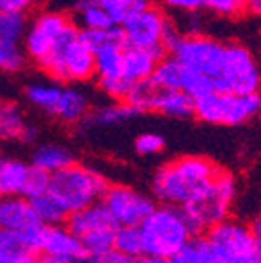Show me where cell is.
Segmentation results:
<instances>
[{
	"label": "cell",
	"instance_id": "obj_1",
	"mask_svg": "<svg viewBox=\"0 0 261 263\" xmlns=\"http://www.w3.org/2000/svg\"><path fill=\"white\" fill-rule=\"evenodd\" d=\"M219 166L203 156H183L163 164L152 179L154 199L164 205H187L214 179Z\"/></svg>",
	"mask_w": 261,
	"mask_h": 263
},
{
	"label": "cell",
	"instance_id": "obj_2",
	"mask_svg": "<svg viewBox=\"0 0 261 263\" xmlns=\"http://www.w3.org/2000/svg\"><path fill=\"white\" fill-rule=\"evenodd\" d=\"M39 70L51 81L62 84H82L95 79V55L73 24L55 49L39 64Z\"/></svg>",
	"mask_w": 261,
	"mask_h": 263
},
{
	"label": "cell",
	"instance_id": "obj_3",
	"mask_svg": "<svg viewBox=\"0 0 261 263\" xmlns=\"http://www.w3.org/2000/svg\"><path fill=\"white\" fill-rule=\"evenodd\" d=\"M236 196V177L225 170H219L204 189H201L187 205L181 206L194 234H204L217 223L230 218Z\"/></svg>",
	"mask_w": 261,
	"mask_h": 263
},
{
	"label": "cell",
	"instance_id": "obj_4",
	"mask_svg": "<svg viewBox=\"0 0 261 263\" xmlns=\"http://www.w3.org/2000/svg\"><path fill=\"white\" fill-rule=\"evenodd\" d=\"M144 254L172 258L181 247L192 238L194 230L188 223L181 206L174 205H155V209L146 216L141 225Z\"/></svg>",
	"mask_w": 261,
	"mask_h": 263
},
{
	"label": "cell",
	"instance_id": "obj_5",
	"mask_svg": "<svg viewBox=\"0 0 261 263\" xmlns=\"http://www.w3.org/2000/svg\"><path fill=\"white\" fill-rule=\"evenodd\" d=\"M108 189V181L84 164L71 163L49 176V192L61 199L69 214L99 203Z\"/></svg>",
	"mask_w": 261,
	"mask_h": 263
},
{
	"label": "cell",
	"instance_id": "obj_6",
	"mask_svg": "<svg viewBox=\"0 0 261 263\" xmlns=\"http://www.w3.org/2000/svg\"><path fill=\"white\" fill-rule=\"evenodd\" d=\"M166 53L190 70L216 79L223 62L225 42L204 33H181L174 24L166 39Z\"/></svg>",
	"mask_w": 261,
	"mask_h": 263
},
{
	"label": "cell",
	"instance_id": "obj_7",
	"mask_svg": "<svg viewBox=\"0 0 261 263\" xmlns=\"http://www.w3.org/2000/svg\"><path fill=\"white\" fill-rule=\"evenodd\" d=\"M259 95L212 90L194 99V117L216 126H241L257 115Z\"/></svg>",
	"mask_w": 261,
	"mask_h": 263
},
{
	"label": "cell",
	"instance_id": "obj_8",
	"mask_svg": "<svg viewBox=\"0 0 261 263\" xmlns=\"http://www.w3.org/2000/svg\"><path fill=\"white\" fill-rule=\"evenodd\" d=\"M217 91H230L237 95H254L261 90V66L256 55L239 42L225 44L223 62L214 79Z\"/></svg>",
	"mask_w": 261,
	"mask_h": 263
},
{
	"label": "cell",
	"instance_id": "obj_9",
	"mask_svg": "<svg viewBox=\"0 0 261 263\" xmlns=\"http://www.w3.org/2000/svg\"><path fill=\"white\" fill-rule=\"evenodd\" d=\"M126 103L139 114L154 111L174 119H188L194 115V97L183 90H170L159 86L152 77L135 82L126 95Z\"/></svg>",
	"mask_w": 261,
	"mask_h": 263
},
{
	"label": "cell",
	"instance_id": "obj_10",
	"mask_svg": "<svg viewBox=\"0 0 261 263\" xmlns=\"http://www.w3.org/2000/svg\"><path fill=\"white\" fill-rule=\"evenodd\" d=\"M66 225L82 243L88 258L110 249L119 229V223L102 201L69 214Z\"/></svg>",
	"mask_w": 261,
	"mask_h": 263
},
{
	"label": "cell",
	"instance_id": "obj_11",
	"mask_svg": "<svg viewBox=\"0 0 261 263\" xmlns=\"http://www.w3.org/2000/svg\"><path fill=\"white\" fill-rule=\"evenodd\" d=\"M174 22L168 18L164 9L157 4H148L121 26V39L126 48L164 49L166 51L168 33Z\"/></svg>",
	"mask_w": 261,
	"mask_h": 263
},
{
	"label": "cell",
	"instance_id": "obj_12",
	"mask_svg": "<svg viewBox=\"0 0 261 263\" xmlns=\"http://www.w3.org/2000/svg\"><path fill=\"white\" fill-rule=\"evenodd\" d=\"M124 49L126 46L123 44V39H121V29L117 35L94 48L95 81L102 93L108 95L111 101H126L128 91L134 86L124 79L123 73Z\"/></svg>",
	"mask_w": 261,
	"mask_h": 263
},
{
	"label": "cell",
	"instance_id": "obj_13",
	"mask_svg": "<svg viewBox=\"0 0 261 263\" xmlns=\"http://www.w3.org/2000/svg\"><path fill=\"white\" fill-rule=\"evenodd\" d=\"M217 263H250L256 238L252 227L227 218L204 232Z\"/></svg>",
	"mask_w": 261,
	"mask_h": 263
},
{
	"label": "cell",
	"instance_id": "obj_14",
	"mask_svg": "<svg viewBox=\"0 0 261 263\" xmlns=\"http://www.w3.org/2000/svg\"><path fill=\"white\" fill-rule=\"evenodd\" d=\"M73 24L75 22L61 11H42L33 16L22 41V49L28 61L35 66L41 64Z\"/></svg>",
	"mask_w": 261,
	"mask_h": 263
},
{
	"label": "cell",
	"instance_id": "obj_15",
	"mask_svg": "<svg viewBox=\"0 0 261 263\" xmlns=\"http://www.w3.org/2000/svg\"><path fill=\"white\" fill-rule=\"evenodd\" d=\"M119 225L139 227L155 209V199L128 185H108L101 199Z\"/></svg>",
	"mask_w": 261,
	"mask_h": 263
},
{
	"label": "cell",
	"instance_id": "obj_16",
	"mask_svg": "<svg viewBox=\"0 0 261 263\" xmlns=\"http://www.w3.org/2000/svg\"><path fill=\"white\" fill-rule=\"evenodd\" d=\"M37 252L48 258H61L69 263H81L88 259L84 247L68 225H44L37 241Z\"/></svg>",
	"mask_w": 261,
	"mask_h": 263
},
{
	"label": "cell",
	"instance_id": "obj_17",
	"mask_svg": "<svg viewBox=\"0 0 261 263\" xmlns=\"http://www.w3.org/2000/svg\"><path fill=\"white\" fill-rule=\"evenodd\" d=\"M31 201L24 196H0V229L29 230L39 225Z\"/></svg>",
	"mask_w": 261,
	"mask_h": 263
},
{
	"label": "cell",
	"instance_id": "obj_18",
	"mask_svg": "<svg viewBox=\"0 0 261 263\" xmlns=\"http://www.w3.org/2000/svg\"><path fill=\"white\" fill-rule=\"evenodd\" d=\"M37 137L35 126L28 124L22 108L11 101L0 103V141L6 143H31Z\"/></svg>",
	"mask_w": 261,
	"mask_h": 263
},
{
	"label": "cell",
	"instance_id": "obj_19",
	"mask_svg": "<svg viewBox=\"0 0 261 263\" xmlns=\"http://www.w3.org/2000/svg\"><path fill=\"white\" fill-rule=\"evenodd\" d=\"M137 115L139 111L126 101H114L111 104H104V106L90 110L79 124H82L86 130H102V128H114L124 124Z\"/></svg>",
	"mask_w": 261,
	"mask_h": 263
},
{
	"label": "cell",
	"instance_id": "obj_20",
	"mask_svg": "<svg viewBox=\"0 0 261 263\" xmlns=\"http://www.w3.org/2000/svg\"><path fill=\"white\" fill-rule=\"evenodd\" d=\"M91 110L90 99L77 84H62V93L51 117L64 124H79Z\"/></svg>",
	"mask_w": 261,
	"mask_h": 263
},
{
	"label": "cell",
	"instance_id": "obj_21",
	"mask_svg": "<svg viewBox=\"0 0 261 263\" xmlns=\"http://www.w3.org/2000/svg\"><path fill=\"white\" fill-rule=\"evenodd\" d=\"M166 55L164 49H141L126 48L124 49V79L132 84L152 77L155 66Z\"/></svg>",
	"mask_w": 261,
	"mask_h": 263
},
{
	"label": "cell",
	"instance_id": "obj_22",
	"mask_svg": "<svg viewBox=\"0 0 261 263\" xmlns=\"http://www.w3.org/2000/svg\"><path fill=\"white\" fill-rule=\"evenodd\" d=\"M31 164L16 157H0V196H22Z\"/></svg>",
	"mask_w": 261,
	"mask_h": 263
},
{
	"label": "cell",
	"instance_id": "obj_23",
	"mask_svg": "<svg viewBox=\"0 0 261 263\" xmlns=\"http://www.w3.org/2000/svg\"><path fill=\"white\" fill-rule=\"evenodd\" d=\"M62 93V82L57 81H35L29 82L24 90L26 101L37 110L44 111L48 115H53L55 106Z\"/></svg>",
	"mask_w": 261,
	"mask_h": 263
},
{
	"label": "cell",
	"instance_id": "obj_24",
	"mask_svg": "<svg viewBox=\"0 0 261 263\" xmlns=\"http://www.w3.org/2000/svg\"><path fill=\"white\" fill-rule=\"evenodd\" d=\"M75 163L73 154L69 152L68 148L57 143H46L35 148V152L31 156V164L37 168L44 170L48 174H53L57 170L64 168L68 164Z\"/></svg>",
	"mask_w": 261,
	"mask_h": 263
},
{
	"label": "cell",
	"instance_id": "obj_25",
	"mask_svg": "<svg viewBox=\"0 0 261 263\" xmlns=\"http://www.w3.org/2000/svg\"><path fill=\"white\" fill-rule=\"evenodd\" d=\"M71 21L77 24L79 29H86V31L114 28L111 18L102 9V6L99 4L97 0H79L77 4H75L73 18Z\"/></svg>",
	"mask_w": 261,
	"mask_h": 263
},
{
	"label": "cell",
	"instance_id": "obj_26",
	"mask_svg": "<svg viewBox=\"0 0 261 263\" xmlns=\"http://www.w3.org/2000/svg\"><path fill=\"white\" fill-rule=\"evenodd\" d=\"M29 201H31V206L35 210V216H37L42 225H64L68 221L69 218L68 209L49 190L41 194V196L33 197Z\"/></svg>",
	"mask_w": 261,
	"mask_h": 263
},
{
	"label": "cell",
	"instance_id": "obj_27",
	"mask_svg": "<svg viewBox=\"0 0 261 263\" xmlns=\"http://www.w3.org/2000/svg\"><path fill=\"white\" fill-rule=\"evenodd\" d=\"M29 252L35 251L26 232L0 229V263H16Z\"/></svg>",
	"mask_w": 261,
	"mask_h": 263
},
{
	"label": "cell",
	"instance_id": "obj_28",
	"mask_svg": "<svg viewBox=\"0 0 261 263\" xmlns=\"http://www.w3.org/2000/svg\"><path fill=\"white\" fill-rule=\"evenodd\" d=\"M172 263H217L210 243L204 234H196L188 239L170 258Z\"/></svg>",
	"mask_w": 261,
	"mask_h": 263
},
{
	"label": "cell",
	"instance_id": "obj_29",
	"mask_svg": "<svg viewBox=\"0 0 261 263\" xmlns=\"http://www.w3.org/2000/svg\"><path fill=\"white\" fill-rule=\"evenodd\" d=\"M184 64H181L174 55H164L157 66H155L152 81L157 82L159 86L170 88V90H181V79H183Z\"/></svg>",
	"mask_w": 261,
	"mask_h": 263
},
{
	"label": "cell",
	"instance_id": "obj_30",
	"mask_svg": "<svg viewBox=\"0 0 261 263\" xmlns=\"http://www.w3.org/2000/svg\"><path fill=\"white\" fill-rule=\"evenodd\" d=\"M97 2L108 13L114 26L117 28H121L128 18H132L135 13L150 4V0H97Z\"/></svg>",
	"mask_w": 261,
	"mask_h": 263
},
{
	"label": "cell",
	"instance_id": "obj_31",
	"mask_svg": "<svg viewBox=\"0 0 261 263\" xmlns=\"http://www.w3.org/2000/svg\"><path fill=\"white\" fill-rule=\"evenodd\" d=\"M29 18L24 13H0V39L9 44L22 46Z\"/></svg>",
	"mask_w": 261,
	"mask_h": 263
},
{
	"label": "cell",
	"instance_id": "obj_32",
	"mask_svg": "<svg viewBox=\"0 0 261 263\" xmlns=\"http://www.w3.org/2000/svg\"><path fill=\"white\" fill-rule=\"evenodd\" d=\"M111 247H114L115 251L123 252L124 256H130L132 259L144 254L143 238H141V230H139V227L119 225L117 232H115V236H114Z\"/></svg>",
	"mask_w": 261,
	"mask_h": 263
},
{
	"label": "cell",
	"instance_id": "obj_33",
	"mask_svg": "<svg viewBox=\"0 0 261 263\" xmlns=\"http://www.w3.org/2000/svg\"><path fill=\"white\" fill-rule=\"evenodd\" d=\"M26 64H28V57H26L22 46L9 44L0 39V71L16 73V71L24 70Z\"/></svg>",
	"mask_w": 261,
	"mask_h": 263
},
{
	"label": "cell",
	"instance_id": "obj_34",
	"mask_svg": "<svg viewBox=\"0 0 261 263\" xmlns=\"http://www.w3.org/2000/svg\"><path fill=\"white\" fill-rule=\"evenodd\" d=\"M247 0H203V9L217 16L234 18L245 13Z\"/></svg>",
	"mask_w": 261,
	"mask_h": 263
},
{
	"label": "cell",
	"instance_id": "obj_35",
	"mask_svg": "<svg viewBox=\"0 0 261 263\" xmlns=\"http://www.w3.org/2000/svg\"><path fill=\"white\" fill-rule=\"evenodd\" d=\"M49 176L51 174L44 172V170L37 168V166H33L29 168L28 174V179H26V185H24V192L22 196L28 197V199H33V197L41 196V194L48 192L49 189Z\"/></svg>",
	"mask_w": 261,
	"mask_h": 263
},
{
	"label": "cell",
	"instance_id": "obj_36",
	"mask_svg": "<svg viewBox=\"0 0 261 263\" xmlns=\"http://www.w3.org/2000/svg\"><path fill=\"white\" fill-rule=\"evenodd\" d=\"M164 144H166V141H164L163 136L154 134V132H146V134L137 136L134 146L139 156H157V154L163 152Z\"/></svg>",
	"mask_w": 261,
	"mask_h": 263
},
{
	"label": "cell",
	"instance_id": "obj_37",
	"mask_svg": "<svg viewBox=\"0 0 261 263\" xmlns=\"http://www.w3.org/2000/svg\"><path fill=\"white\" fill-rule=\"evenodd\" d=\"M42 0H0V13H31Z\"/></svg>",
	"mask_w": 261,
	"mask_h": 263
},
{
	"label": "cell",
	"instance_id": "obj_38",
	"mask_svg": "<svg viewBox=\"0 0 261 263\" xmlns=\"http://www.w3.org/2000/svg\"><path fill=\"white\" fill-rule=\"evenodd\" d=\"M88 263H134V259L130 256H124L123 252L115 251L114 247L106 249V251L99 252V254H94L86 259Z\"/></svg>",
	"mask_w": 261,
	"mask_h": 263
},
{
	"label": "cell",
	"instance_id": "obj_39",
	"mask_svg": "<svg viewBox=\"0 0 261 263\" xmlns=\"http://www.w3.org/2000/svg\"><path fill=\"white\" fill-rule=\"evenodd\" d=\"M159 2L164 8L181 13H197L203 9V0H159Z\"/></svg>",
	"mask_w": 261,
	"mask_h": 263
},
{
	"label": "cell",
	"instance_id": "obj_40",
	"mask_svg": "<svg viewBox=\"0 0 261 263\" xmlns=\"http://www.w3.org/2000/svg\"><path fill=\"white\" fill-rule=\"evenodd\" d=\"M134 263H172V261H170V258H163V256L141 254L134 259Z\"/></svg>",
	"mask_w": 261,
	"mask_h": 263
},
{
	"label": "cell",
	"instance_id": "obj_41",
	"mask_svg": "<svg viewBox=\"0 0 261 263\" xmlns=\"http://www.w3.org/2000/svg\"><path fill=\"white\" fill-rule=\"evenodd\" d=\"M16 263H48V258L44 254H41V252H29Z\"/></svg>",
	"mask_w": 261,
	"mask_h": 263
},
{
	"label": "cell",
	"instance_id": "obj_42",
	"mask_svg": "<svg viewBox=\"0 0 261 263\" xmlns=\"http://www.w3.org/2000/svg\"><path fill=\"white\" fill-rule=\"evenodd\" d=\"M245 13H250L252 16L261 18V0H247Z\"/></svg>",
	"mask_w": 261,
	"mask_h": 263
},
{
	"label": "cell",
	"instance_id": "obj_43",
	"mask_svg": "<svg viewBox=\"0 0 261 263\" xmlns=\"http://www.w3.org/2000/svg\"><path fill=\"white\" fill-rule=\"evenodd\" d=\"M250 263H261V238H256V247H254L252 261Z\"/></svg>",
	"mask_w": 261,
	"mask_h": 263
},
{
	"label": "cell",
	"instance_id": "obj_44",
	"mask_svg": "<svg viewBox=\"0 0 261 263\" xmlns=\"http://www.w3.org/2000/svg\"><path fill=\"white\" fill-rule=\"evenodd\" d=\"M252 230H254V234H256L257 238H261V214L256 218V221H254Z\"/></svg>",
	"mask_w": 261,
	"mask_h": 263
},
{
	"label": "cell",
	"instance_id": "obj_45",
	"mask_svg": "<svg viewBox=\"0 0 261 263\" xmlns=\"http://www.w3.org/2000/svg\"><path fill=\"white\" fill-rule=\"evenodd\" d=\"M259 106H257V117H259V123H261V90H259Z\"/></svg>",
	"mask_w": 261,
	"mask_h": 263
},
{
	"label": "cell",
	"instance_id": "obj_46",
	"mask_svg": "<svg viewBox=\"0 0 261 263\" xmlns=\"http://www.w3.org/2000/svg\"><path fill=\"white\" fill-rule=\"evenodd\" d=\"M150 2H159V0H150Z\"/></svg>",
	"mask_w": 261,
	"mask_h": 263
},
{
	"label": "cell",
	"instance_id": "obj_47",
	"mask_svg": "<svg viewBox=\"0 0 261 263\" xmlns=\"http://www.w3.org/2000/svg\"><path fill=\"white\" fill-rule=\"evenodd\" d=\"M81 263H88V261H81Z\"/></svg>",
	"mask_w": 261,
	"mask_h": 263
}]
</instances>
